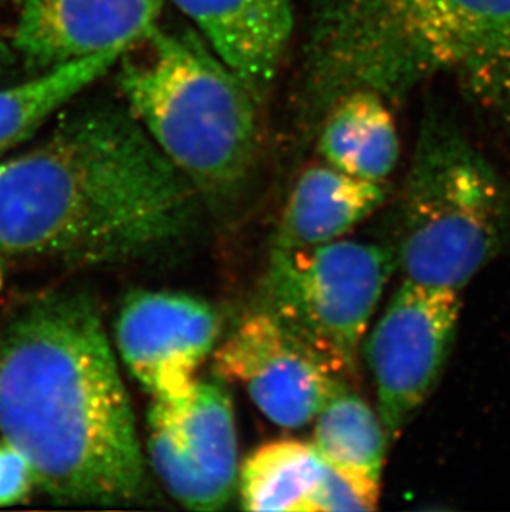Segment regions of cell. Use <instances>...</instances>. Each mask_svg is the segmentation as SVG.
<instances>
[{"label":"cell","mask_w":510,"mask_h":512,"mask_svg":"<svg viewBox=\"0 0 510 512\" xmlns=\"http://www.w3.org/2000/svg\"><path fill=\"white\" fill-rule=\"evenodd\" d=\"M203 208L125 105L65 113L40 143L0 161L5 261L72 269L151 259L188 241Z\"/></svg>","instance_id":"1"},{"label":"cell","mask_w":510,"mask_h":512,"mask_svg":"<svg viewBox=\"0 0 510 512\" xmlns=\"http://www.w3.org/2000/svg\"><path fill=\"white\" fill-rule=\"evenodd\" d=\"M0 438L55 503H151L130 395L92 295H42L0 330Z\"/></svg>","instance_id":"2"},{"label":"cell","mask_w":510,"mask_h":512,"mask_svg":"<svg viewBox=\"0 0 510 512\" xmlns=\"http://www.w3.org/2000/svg\"><path fill=\"white\" fill-rule=\"evenodd\" d=\"M322 100L400 97L434 77L510 125V0H325L312 44Z\"/></svg>","instance_id":"3"},{"label":"cell","mask_w":510,"mask_h":512,"mask_svg":"<svg viewBox=\"0 0 510 512\" xmlns=\"http://www.w3.org/2000/svg\"><path fill=\"white\" fill-rule=\"evenodd\" d=\"M118 85L125 107L204 206L234 208L260 150L259 100L251 88L199 35L159 22L121 57Z\"/></svg>","instance_id":"4"},{"label":"cell","mask_w":510,"mask_h":512,"mask_svg":"<svg viewBox=\"0 0 510 512\" xmlns=\"http://www.w3.org/2000/svg\"><path fill=\"white\" fill-rule=\"evenodd\" d=\"M510 239V189L448 123L419 140L401 203L398 266L416 284L461 292Z\"/></svg>","instance_id":"5"},{"label":"cell","mask_w":510,"mask_h":512,"mask_svg":"<svg viewBox=\"0 0 510 512\" xmlns=\"http://www.w3.org/2000/svg\"><path fill=\"white\" fill-rule=\"evenodd\" d=\"M396 267V249L375 242L338 239L272 251L260 309L348 380L357 373L371 319Z\"/></svg>","instance_id":"6"},{"label":"cell","mask_w":510,"mask_h":512,"mask_svg":"<svg viewBox=\"0 0 510 512\" xmlns=\"http://www.w3.org/2000/svg\"><path fill=\"white\" fill-rule=\"evenodd\" d=\"M459 315V292L405 279L366 334L363 352L390 445L438 387L456 342Z\"/></svg>","instance_id":"7"},{"label":"cell","mask_w":510,"mask_h":512,"mask_svg":"<svg viewBox=\"0 0 510 512\" xmlns=\"http://www.w3.org/2000/svg\"><path fill=\"white\" fill-rule=\"evenodd\" d=\"M146 463L164 491L191 511H219L239 479L236 416L221 383L196 380L174 398H151Z\"/></svg>","instance_id":"8"},{"label":"cell","mask_w":510,"mask_h":512,"mask_svg":"<svg viewBox=\"0 0 510 512\" xmlns=\"http://www.w3.org/2000/svg\"><path fill=\"white\" fill-rule=\"evenodd\" d=\"M214 362L217 377L241 383L260 413L287 430L313 423L347 385L308 343L262 309L217 345Z\"/></svg>","instance_id":"9"},{"label":"cell","mask_w":510,"mask_h":512,"mask_svg":"<svg viewBox=\"0 0 510 512\" xmlns=\"http://www.w3.org/2000/svg\"><path fill=\"white\" fill-rule=\"evenodd\" d=\"M221 315L206 300L173 290H135L116 315L121 362L151 398L188 392L216 350Z\"/></svg>","instance_id":"10"},{"label":"cell","mask_w":510,"mask_h":512,"mask_svg":"<svg viewBox=\"0 0 510 512\" xmlns=\"http://www.w3.org/2000/svg\"><path fill=\"white\" fill-rule=\"evenodd\" d=\"M164 0H12V42L47 70L131 47L158 24Z\"/></svg>","instance_id":"11"},{"label":"cell","mask_w":510,"mask_h":512,"mask_svg":"<svg viewBox=\"0 0 510 512\" xmlns=\"http://www.w3.org/2000/svg\"><path fill=\"white\" fill-rule=\"evenodd\" d=\"M257 100L267 95L294 32V0H169Z\"/></svg>","instance_id":"12"},{"label":"cell","mask_w":510,"mask_h":512,"mask_svg":"<svg viewBox=\"0 0 510 512\" xmlns=\"http://www.w3.org/2000/svg\"><path fill=\"white\" fill-rule=\"evenodd\" d=\"M386 189L327 165L308 166L290 191L274 251H297L343 239L385 201Z\"/></svg>","instance_id":"13"},{"label":"cell","mask_w":510,"mask_h":512,"mask_svg":"<svg viewBox=\"0 0 510 512\" xmlns=\"http://www.w3.org/2000/svg\"><path fill=\"white\" fill-rule=\"evenodd\" d=\"M318 151L323 163L371 183H385L398 165L400 136L386 98L357 88L333 98Z\"/></svg>","instance_id":"14"},{"label":"cell","mask_w":510,"mask_h":512,"mask_svg":"<svg viewBox=\"0 0 510 512\" xmlns=\"http://www.w3.org/2000/svg\"><path fill=\"white\" fill-rule=\"evenodd\" d=\"M313 448L333 469L380 501L388 438L378 411L348 385L313 420Z\"/></svg>","instance_id":"15"},{"label":"cell","mask_w":510,"mask_h":512,"mask_svg":"<svg viewBox=\"0 0 510 512\" xmlns=\"http://www.w3.org/2000/svg\"><path fill=\"white\" fill-rule=\"evenodd\" d=\"M130 47L108 50L42 70L37 77L0 88V161L30 140L53 115L120 63Z\"/></svg>","instance_id":"16"},{"label":"cell","mask_w":510,"mask_h":512,"mask_svg":"<svg viewBox=\"0 0 510 512\" xmlns=\"http://www.w3.org/2000/svg\"><path fill=\"white\" fill-rule=\"evenodd\" d=\"M328 464L312 443L282 438L260 446L239 468L242 509L254 512H315Z\"/></svg>","instance_id":"17"},{"label":"cell","mask_w":510,"mask_h":512,"mask_svg":"<svg viewBox=\"0 0 510 512\" xmlns=\"http://www.w3.org/2000/svg\"><path fill=\"white\" fill-rule=\"evenodd\" d=\"M4 264L5 259L2 257V254H0V292L4 289Z\"/></svg>","instance_id":"18"}]
</instances>
